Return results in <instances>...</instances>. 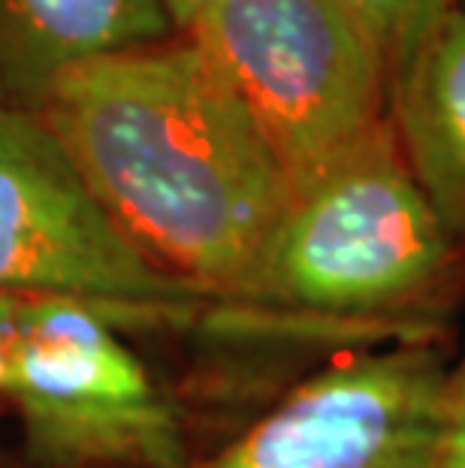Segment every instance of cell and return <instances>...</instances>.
Returning a JSON list of instances; mask_svg holds the SVG:
<instances>
[{
  "instance_id": "obj_1",
  "label": "cell",
  "mask_w": 465,
  "mask_h": 468,
  "mask_svg": "<svg viewBox=\"0 0 465 468\" xmlns=\"http://www.w3.org/2000/svg\"><path fill=\"white\" fill-rule=\"evenodd\" d=\"M37 115L136 251L212 303L242 305L293 191L187 39L76 69Z\"/></svg>"
},
{
  "instance_id": "obj_2",
  "label": "cell",
  "mask_w": 465,
  "mask_h": 468,
  "mask_svg": "<svg viewBox=\"0 0 465 468\" xmlns=\"http://www.w3.org/2000/svg\"><path fill=\"white\" fill-rule=\"evenodd\" d=\"M457 251L387 118L291 197L236 308L239 326L365 345L427 338V317L457 278Z\"/></svg>"
},
{
  "instance_id": "obj_3",
  "label": "cell",
  "mask_w": 465,
  "mask_h": 468,
  "mask_svg": "<svg viewBox=\"0 0 465 468\" xmlns=\"http://www.w3.org/2000/svg\"><path fill=\"white\" fill-rule=\"evenodd\" d=\"M182 34L248 112L293 194L387 122V52L342 0H217Z\"/></svg>"
},
{
  "instance_id": "obj_4",
  "label": "cell",
  "mask_w": 465,
  "mask_h": 468,
  "mask_svg": "<svg viewBox=\"0 0 465 468\" xmlns=\"http://www.w3.org/2000/svg\"><path fill=\"white\" fill-rule=\"evenodd\" d=\"M0 296L70 300L131 326H187L209 296L112 224L37 112L0 103ZM217 305V303H215Z\"/></svg>"
},
{
  "instance_id": "obj_5",
  "label": "cell",
  "mask_w": 465,
  "mask_h": 468,
  "mask_svg": "<svg viewBox=\"0 0 465 468\" xmlns=\"http://www.w3.org/2000/svg\"><path fill=\"white\" fill-rule=\"evenodd\" d=\"M124 326L94 305L22 300L6 399L46 468H182L179 414Z\"/></svg>"
},
{
  "instance_id": "obj_6",
  "label": "cell",
  "mask_w": 465,
  "mask_h": 468,
  "mask_svg": "<svg viewBox=\"0 0 465 468\" xmlns=\"http://www.w3.org/2000/svg\"><path fill=\"white\" fill-rule=\"evenodd\" d=\"M448 363L429 338L339 356L182 468H439Z\"/></svg>"
},
{
  "instance_id": "obj_7",
  "label": "cell",
  "mask_w": 465,
  "mask_h": 468,
  "mask_svg": "<svg viewBox=\"0 0 465 468\" xmlns=\"http://www.w3.org/2000/svg\"><path fill=\"white\" fill-rule=\"evenodd\" d=\"M175 31L166 0H0V103L39 112L76 69Z\"/></svg>"
},
{
  "instance_id": "obj_8",
  "label": "cell",
  "mask_w": 465,
  "mask_h": 468,
  "mask_svg": "<svg viewBox=\"0 0 465 468\" xmlns=\"http://www.w3.org/2000/svg\"><path fill=\"white\" fill-rule=\"evenodd\" d=\"M387 118L420 191L465 239V4L390 67Z\"/></svg>"
},
{
  "instance_id": "obj_9",
  "label": "cell",
  "mask_w": 465,
  "mask_h": 468,
  "mask_svg": "<svg viewBox=\"0 0 465 468\" xmlns=\"http://www.w3.org/2000/svg\"><path fill=\"white\" fill-rule=\"evenodd\" d=\"M342 4L375 34L393 67L460 0H342Z\"/></svg>"
},
{
  "instance_id": "obj_10",
  "label": "cell",
  "mask_w": 465,
  "mask_h": 468,
  "mask_svg": "<svg viewBox=\"0 0 465 468\" xmlns=\"http://www.w3.org/2000/svg\"><path fill=\"white\" fill-rule=\"evenodd\" d=\"M439 468H465V356L444 381Z\"/></svg>"
},
{
  "instance_id": "obj_11",
  "label": "cell",
  "mask_w": 465,
  "mask_h": 468,
  "mask_svg": "<svg viewBox=\"0 0 465 468\" xmlns=\"http://www.w3.org/2000/svg\"><path fill=\"white\" fill-rule=\"evenodd\" d=\"M18 308H22V300H4L0 296V405L6 399V372H9V354H13V342H16Z\"/></svg>"
},
{
  "instance_id": "obj_12",
  "label": "cell",
  "mask_w": 465,
  "mask_h": 468,
  "mask_svg": "<svg viewBox=\"0 0 465 468\" xmlns=\"http://www.w3.org/2000/svg\"><path fill=\"white\" fill-rule=\"evenodd\" d=\"M215 4H217V0H166V6H170V13H173L175 27H179V31H185L194 18H200L206 9L215 6Z\"/></svg>"
}]
</instances>
